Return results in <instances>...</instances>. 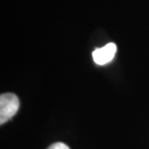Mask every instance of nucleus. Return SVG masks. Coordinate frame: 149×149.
<instances>
[{
    "mask_svg": "<svg viewBox=\"0 0 149 149\" xmlns=\"http://www.w3.org/2000/svg\"><path fill=\"white\" fill-rule=\"evenodd\" d=\"M47 149H70L68 145H66L63 142H55L52 144Z\"/></svg>",
    "mask_w": 149,
    "mask_h": 149,
    "instance_id": "obj_3",
    "label": "nucleus"
},
{
    "mask_svg": "<svg viewBox=\"0 0 149 149\" xmlns=\"http://www.w3.org/2000/svg\"><path fill=\"white\" fill-rule=\"evenodd\" d=\"M116 53V45L114 43H109L105 47L96 49L92 52V57L96 64L106 65L109 63Z\"/></svg>",
    "mask_w": 149,
    "mask_h": 149,
    "instance_id": "obj_2",
    "label": "nucleus"
},
{
    "mask_svg": "<svg viewBox=\"0 0 149 149\" xmlns=\"http://www.w3.org/2000/svg\"><path fill=\"white\" fill-rule=\"evenodd\" d=\"M19 108V100L17 95L13 93H5L0 96V123L5 122L14 117Z\"/></svg>",
    "mask_w": 149,
    "mask_h": 149,
    "instance_id": "obj_1",
    "label": "nucleus"
}]
</instances>
